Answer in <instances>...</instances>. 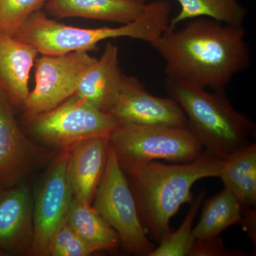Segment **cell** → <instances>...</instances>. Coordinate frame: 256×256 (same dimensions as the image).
Wrapping results in <instances>:
<instances>
[{"label":"cell","mask_w":256,"mask_h":256,"mask_svg":"<svg viewBox=\"0 0 256 256\" xmlns=\"http://www.w3.org/2000/svg\"><path fill=\"white\" fill-rule=\"evenodd\" d=\"M164 60L166 78L213 90H224L250 64L245 28L198 18L169 28L150 44Z\"/></svg>","instance_id":"cell-1"},{"label":"cell","mask_w":256,"mask_h":256,"mask_svg":"<svg viewBox=\"0 0 256 256\" xmlns=\"http://www.w3.org/2000/svg\"><path fill=\"white\" fill-rule=\"evenodd\" d=\"M223 160L204 151L198 159L182 164L152 161L124 172L138 216L150 240L159 244L171 234L170 222L184 204L192 201V188L204 178L220 176Z\"/></svg>","instance_id":"cell-2"},{"label":"cell","mask_w":256,"mask_h":256,"mask_svg":"<svg viewBox=\"0 0 256 256\" xmlns=\"http://www.w3.org/2000/svg\"><path fill=\"white\" fill-rule=\"evenodd\" d=\"M172 6L168 0L146 3L136 20L118 28H74L48 18L42 10L22 24L14 38L32 45L42 55H62L95 50L99 42L129 37L151 44L170 26Z\"/></svg>","instance_id":"cell-3"},{"label":"cell","mask_w":256,"mask_h":256,"mask_svg":"<svg viewBox=\"0 0 256 256\" xmlns=\"http://www.w3.org/2000/svg\"><path fill=\"white\" fill-rule=\"evenodd\" d=\"M166 88L184 112L188 130L216 158L226 159L255 137L256 124L234 108L224 90L210 92L170 78H166Z\"/></svg>","instance_id":"cell-4"},{"label":"cell","mask_w":256,"mask_h":256,"mask_svg":"<svg viewBox=\"0 0 256 256\" xmlns=\"http://www.w3.org/2000/svg\"><path fill=\"white\" fill-rule=\"evenodd\" d=\"M109 143L124 172L156 160L191 162L204 151L188 128L172 126H119L111 133Z\"/></svg>","instance_id":"cell-5"},{"label":"cell","mask_w":256,"mask_h":256,"mask_svg":"<svg viewBox=\"0 0 256 256\" xmlns=\"http://www.w3.org/2000/svg\"><path fill=\"white\" fill-rule=\"evenodd\" d=\"M92 201L94 208L118 234L124 252L149 256L156 248L140 222L127 178L110 143L105 171Z\"/></svg>","instance_id":"cell-6"},{"label":"cell","mask_w":256,"mask_h":256,"mask_svg":"<svg viewBox=\"0 0 256 256\" xmlns=\"http://www.w3.org/2000/svg\"><path fill=\"white\" fill-rule=\"evenodd\" d=\"M30 124L35 137L60 150L89 138H110L118 126L110 114L76 96L37 116Z\"/></svg>","instance_id":"cell-7"},{"label":"cell","mask_w":256,"mask_h":256,"mask_svg":"<svg viewBox=\"0 0 256 256\" xmlns=\"http://www.w3.org/2000/svg\"><path fill=\"white\" fill-rule=\"evenodd\" d=\"M96 60L82 50L37 58L35 86L22 105L25 120L30 124L74 96L82 75Z\"/></svg>","instance_id":"cell-8"},{"label":"cell","mask_w":256,"mask_h":256,"mask_svg":"<svg viewBox=\"0 0 256 256\" xmlns=\"http://www.w3.org/2000/svg\"><path fill=\"white\" fill-rule=\"evenodd\" d=\"M70 148L60 150L37 188L33 206V240L28 252L32 256H45L52 237L66 220L74 196L68 173Z\"/></svg>","instance_id":"cell-9"},{"label":"cell","mask_w":256,"mask_h":256,"mask_svg":"<svg viewBox=\"0 0 256 256\" xmlns=\"http://www.w3.org/2000/svg\"><path fill=\"white\" fill-rule=\"evenodd\" d=\"M107 114L119 126H162L186 128V116L171 98L150 94L136 77L122 74Z\"/></svg>","instance_id":"cell-10"},{"label":"cell","mask_w":256,"mask_h":256,"mask_svg":"<svg viewBox=\"0 0 256 256\" xmlns=\"http://www.w3.org/2000/svg\"><path fill=\"white\" fill-rule=\"evenodd\" d=\"M40 153L20 129L13 106L0 90V190L21 184Z\"/></svg>","instance_id":"cell-11"},{"label":"cell","mask_w":256,"mask_h":256,"mask_svg":"<svg viewBox=\"0 0 256 256\" xmlns=\"http://www.w3.org/2000/svg\"><path fill=\"white\" fill-rule=\"evenodd\" d=\"M34 200L22 184L0 190V254H28L34 236Z\"/></svg>","instance_id":"cell-12"},{"label":"cell","mask_w":256,"mask_h":256,"mask_svg":"<svg viewBox=\"0 0 256 256\" xmlns=\"http://www.w3.org/2000/svg\"><path fill=\"white\" fill-rule=\"evenodd\" d=\"M108 137H92L70 146L68 173L74 196L92 204L107 162Z\"/></svg>","instance_id":"cell-13"},{"label":"cell","mask_w":256,"mask_h":256,"mask_svg":"<svg viewBox=\"0 0 256 256\" xmlns=\"http://www.w3.org/2000/svg\"><path fill=\"white\" fill-rule=\"evenodd\" d=\"M38 54L30 44L0 33V90L12 105L22 106L28 98L30 72Z\"/></svg>","instance_id":"cell-14"},{"label":"cell","mask_w":256,"mask_h":256,"mask_svg":"<svg viewBox=\"0 0 256 256\" xmlns=\"http://www.w3.org/2000/svg\"><path fill=\"white\" fill-rule=\"evenodd\" d=\"M122 74L120 68L118 47L108 42L100 58L82 75L74 96L107 114Z\"/></svg>","instance_id":"cell-15"},{"label":"cell","mask_w":256,"mask_h":256,"mask_svg":"<svg viewBox=\"0 0 256 256\" xmlns=\"http://www.w3.org/2000/svg\"><path fill=\"white\" fill-rule=\"evenodd\" d=\"M148 0H50L45 10L56 18H80L124 24L134 21Z\"/></svg>","instance_id":"cell-16"},{"label":"cell","mask_w":256,"mask_h":256,"mask_svg":"<svg viewBox=\"0 0 256 256\" xmlns=\"http://www.w3.org/2000/svg\"><path fill=\"white\" fill-rule=\"evenodd\" d=\"M66 223L82 240L96 252L117 249L120 245L118 234L108 224L90 202L74 196Z\"/></svg>","instance_id":"cell-17"},{"label":"cell","mask_w":256,"mask_h":256,"mask_svg":"<svg viewBox=\"0 0 256 256\" xmlns=\"http://www.w3.org/2000/svg\"><path fill=\"white\" fill-rule=\"evenodd\" d=\"M223 160L220 178L242 206H256V144L250 142Z\"/></svg>","instance_id":"cell-18"},{"label":"cell","mask_w":256,"mask_h":256,"mask_svg":"<svg viewBox=\"0 0 256 256\" xmlns=\"http://www.w3.org/2000/svg\"><path fill=\"white\" fill-rule=\"evenodd\" d=\"M203 202L201 218L193 228L195 238L204 240L218 236L228 227L240 224L242 204L226 188Z\"/></svg>","instance_id":"cell-19"},{"label":"cell","mask_w":256,"mask_h":256,"mask_svg":"<svg viewBox=\"0 0 256 256\" xmlns=\"http://www.w3.org/2000/svg\"><path fill=\"white\" fill-rule=\"evenodd\" d=\"M181 10L171 18L170 28L182 22L198 18H208L220 22L242 26L246 10L238 0H178Z\"/></svg>","instance_id":"cell-20"},{"label":"cell","mask_w":256,"mask_h":256,"mask_svg":"<svg viewBox=\"0 0 256 256\" xmlns=\"http://www.w3.org/2000/svg\"><path fill=\"white\" fill-rule=\"evenodd\" d=\"M206 195V191L200 192L190 202V206L184 220L176 232H172L149 256H188L195 238L193 234V224L202 203Z\"/></svg>","instance_id":"cell-21"},{"label":"cell","mask_w":256,"mask_h":256,"mask_svg":"<svg viewBox=\"0 0 256 256\" xmlns=\"http://www.w3.org/2000/svg\"><path fill=\"white\" fill-rule=\"evenodd\" d=\"M50 0H0V33L14 36L22 24Z\"/></svg>","instance_id":"cell-22"},{"label":"cell","mask_w":256,"mask_h":256,"mask_svg":"<svg viewBox=\"0 0 256 256\" xmlns=\"http://www.w3.org/2000/svg\"><path fill=\"white\" fill-rule=\"evenodd\" d=\"M94 252L92 248L69 226L66 220L52 237L45 256H88Z\"/></svg>","instance_id":"cell-23"},{"label":"cell","mask_w":256,"mask_h":256,"mask_svg":"<svg viewBox=\"0 0 256 256\" xmlns=\"http://www.w3.org/2000/svg\"><path fill=\"white\" fill-rule=\"evenodd\" d=\"M246 252L238 249L228 248L220 236L198 240L196 239L188 256H246Z\"/></svg>","instance_id":"cell-24"},{"label":"cell","mask_w":256,"mask_h":256,"mask_svg":"<svg viewBox=\"0 0 256 256\" xmlns=\"http://www.w3.org/2000/svg\"><path fill=\"white\" fill-rule=\"evenodd\" d=\"M256 208L242 206V218L240 224H242L246 232H247L249 238L252 239V242L255 244L256 242Z\"/></svg>","instance_id":"cell-25"}]
</instances>
